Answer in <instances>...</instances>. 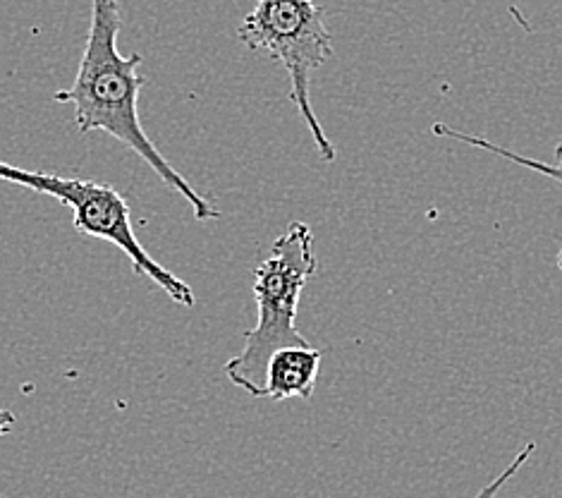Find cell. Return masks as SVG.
I'll use <instances>...</instances> for the list:
<instances>
[{
	"instance_id": "6da1fadb",
	"label": "cell",
	"mask_w": 562,
	"mask_h": 498,
	"mask_svg": "<svg viewBox=\"0 0 562 498\" xmlns=\"http://www.w3.org/2000/svg\"><path fill=\"white\" fill-rule=\"evenodd\" d=\"M120 5L117 0H91V20L79 70L70 89L56 91L58 103L75 106V125L82 134L105 132L123 142L149 166L168 190L178 192L192 207L196 221H216L221 211L199 195L166 156L156 150L139 120V91L144 77L137 73L142 56H120Z\"/></svg>"
},
{
	"instance_id": "7a4b0ae2",
	"label": "cell",
	"mask_w": 562,
	"mask_h": 498,
	"mask_svg": "<svg viewBox=\"0 0 562 498\" xmlns=\"http://www.w3.org/2000/svg\"><path fill=\"white\" fill-rule=\"evenodd\" d=\"M318 272L312 228L294 221L273 242L271 257L254 268L257 327L245 333L243 353L227 359L225 374L251 398H263L266 367L276 350L312 345L294 327L306 283Z\"/></svg>"
},
{
	"instance_id": "3957f363",
	"label": "cell",
	"mask_w": 562,
	"mask_h": 498,
	"mask_svg": "<svg viewBox=\"0 0 562 498\" xmlns=\"http://www.w3.org/2000/svg\"><path fill=\"white\" fill-rule=\"evenodd\" d=\"M237 38L249 51L266 53L285 67L290 99L310 128L324 161H336V146L321 128L312 106V73L333 58V36L326 12L314 0H257L237 30Z\"/></svg>"
},
{
	"instance_id": "277c9868",
	"label": "cell",
	"mask_w": 562,
	"mask_h": 498,
	"mask_svg": "<svg viewBox=\"0 0 562 498\" xmlns=\"http://www.w3.org/2000/svg\"><path fill=\"white\" fill-rule=\"evenodd\" d=\"M0 182L20 185L26 190L58 199L72 211L75 231L93 240L111 242L130 259L135 274L154 280L172 302L180 307H194L196 295L190 283L178 278L170 268L160 266L149 252L144 250L130 221V204L115 187L85 178H63L46 170H24L0 161Z\"/></svg>"
},
{
	"instance_id": "5b68a950",
	"label": "cell",
	"mask_w": 562,
	"mask_h": 498,
	"mask_svg": "<svg viewBox=\"0 0 562 498\" xmlns=\"http://www.w3.org/2000/svg\"><path fill=\"white\" fill-rule=\"evenodd\" d=\"M324 353L312 345L280 347L269 359L263 381V398L283 402L290 398L312 400Z\"/></svg>"
},
{
	"instance_id": "8992f818",
	"label": "cell",
	"mask_w": 562,
	"mask_h": 498,
	"mask_svg": "<svg viewBox=\"0 0 562 498\" xmlns=\"http://www.w3.org/2000/svg\"><path fill=\"white\" fill-rule=\"evenodd\" d=\"M431 132L436 134V137H446V140H454V142H462L467 146H474V150H481V152H488V154H495L501 156L505 161H510V164L515 166H521V168H529L531 173H539L543 175V178L548 180H555L558 185H562V140L555 144V158L553 161H539V158H529L525 154H517L513 150H505V146L495 144L486 137H479V134H467L458 128L452 125H446V123H436L431 128ZM558 268L562 272V250L558 252V259H555Z\"/></svg>"
},
{
	"instance_id": "52a82bcc",
	"label": "cell",
	"mask_w": 562,
	"mask_h": 498,
	"mask_svg": "<svg viewBox=\"0 0 562 498\" xmlns=\"http://www.w3.org/2000/svg\"><path fill=\"white\" fill-rule=\"evenodd\" d=\"M533 451H537V441H529L527 446L521 449V451L513 457V463L507 465V467L503 469V473H501L498 477H495L491 484H486V487L481 489L474 498H498V494L507 487V482H510V479L519 473V469L529 463V457L533 455Z\"/></svg>"
},
{
	"instance_id": "ba28073f",
	"label": "cell",
	"mask_w": 562,
	"mask_h": 498,
	"mask_svg": "<svg viewBox=\"0 0 562 498\" xmlns=\"http://www.w3.org/2000/svg\"><path fill=\"white\" fill-rule=\"evenodd\" d=\"M12 427H15V414L0 408V436H8L12 432Z\"/></svg>"
}]
</instances>
